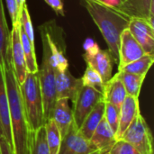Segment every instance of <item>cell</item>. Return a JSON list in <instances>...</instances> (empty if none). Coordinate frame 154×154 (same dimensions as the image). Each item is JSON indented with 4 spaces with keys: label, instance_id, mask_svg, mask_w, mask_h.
<instances>
[{
    "label": "cell",
    "instance_id": "cell-22",
    "mask_svg": "<svg viewBox=\"0 0 154 154\" xmlns=\"http://www.w3.org/2000/svg\"><path fill=\"white\" fill-rule=\"evenodd\" d=\"M115 76L122 81L128 96L139 97L142 86L143 84V81L146 76L136 75V74L127 73V72L119 71V70H117Z\"/></svg>",
    "mask_w": 154,
    "mask_h": 154
},
{
    "label": "cell",
    "instance_id": "cell-15",
    "mask_svg": "<svg viewBox=\"0 0 154 154\" xmlns=\"http://www.w3.org/2000/svg\"><path fill=\"white\" fill-rule=\"evenodd\" d=\"M89 141L99 153L108 154L117 139L113 129L109 126L106 119L103 118Z\"/></svg>",
    "mask_w": 154,
    "mask_h": 154
},
{
    "label": "cell",
    "instance_id": "cell-35",
    "mask_svg": "<svg viewBox=\"0 0 154 154\" xmlns=\"http://www.w3.org/2000/svg\"><path fill=\"white\" fill-rule=\"evenodd\" d=\"M102 1H104V2H106V3H107V4L113 5H117L120 3L119 0H102Z\"/></svg>",
    "mask_w": 154,
    "mask_h": 154
},
{
    "label": "cell",
    "instance_id": "cell-19",
    "mask_svg": "<svg viewBox=\"0 0 154 154\" xmlns=\"http://www.w3.org/2000/svg\"><path fill=\"white\" fill-rule=\"evenodd\" d=\"M102 96L105 103L111 104L120 109L123 102L127 97V93L122 81L116 76H112V78L105 83Z\"/></svg>",
    "mask_w": 154,
    "mask_h": 154
},
{
    "label": "cell",
    "instance_id": "cell-25",
    "mask_svg": "<svg viewBox=\"0 0 154 154\" xmlns=\"http://www.w3.org/2000/svg\"><path fill=\"white\" fill-rule=\"evenodd\" d=\"M29 154H50L45 138L44 125L35 131L30 132Z\"/></svg>",
    "mask_w": 154,
    "mask_h": 154
},
{
    "label": "cell",
    "instance_id": "cell-13",
    "mask_svg": "<svg viewBox=\"0 0 154 154\" xmlns=\"http://www.w3.org/2000/svg\"><path fill=\"white\" fill-rule=\"evenodd\" d=\"M81 79L75 78L69 69L55 70V87L57 99L65 98L74 102L79 89L82 87Z\"/></svg>",
    "mask_w": 154,
    "mask_h": 154
},
{
    "label": "cell",
    "instance_id": "cell-34",
    "mask_svg": "<svg viewBox=\"0 0 154 154\" xmlns=\"http://www.w3.org/2000/svg\"><path fill=\"white\" fill-rule=\"evenodd\" d=\"M16 2H17V6H18L19 13L21 14H22V10H23V6L26 3V0H16Z\"/></svg>",
    "mask_w": 154,
    "mask_h": 154
},
{
    "label": "cell",
    "instance_id": "cell-33",
    "mask_svg": "<svg viewBox=\"0 0 154 154\" xmlns=\"http://www.w3.org/2000/svg\"><path fill=\"white\" fill-rule=\"evenodd\" d=\"M0 154H14L13 146L0 132Z\"/></svg>",
    "mask_w": 154,
    "mask_h": 154
},
{
    "label": "cell",
    "instance_id": "cell-4",
    "mask_svg": "<svg viewBox=\"0 0 154 154\" xmlns=\"http://www.w3.org/2000/svg\"><path fill=\"white\" fill-rule=\"evenodd\" d=\"M41 36L42 41V60L37 74L42 98L43 118L44 122H46L51 118L57 97L55 87V69L51 63V54L47 42L43 35L41 34Z\"/></svg>",
    "mask_w": 154,
    "mask_h": 154
},
{
    "label": "cell",
    "instance_id": "cell-9",
    "mask_svg": "<svg viewBox=\"0 0 154 154\" xmlns=\"http://www.w3.org/2000/svg\"><path fill=\"white\" fill-rule=\"evenodd\" d=\"M59 154H100L73 125L62 138Z\"/></svg>",
    "mask_w": 154,
    "mask_h": 154
},
{
    "label": "cell",
    "instance_id": "cell-21",
    "mask_svg": "<svg viewBox=\"0 0 154 154\" xmlns=\"http://www.w3.org/2000/svg\"><path fill=\"white\" fill-rule=\"evenodd\" d=\"M11 50V35L7 25L5 6L3 0H0V69L3 67L4 60Z\"/></svg>",
    "mask_w": 154,
    "mask_h": 154
},
{
    "label": "cell",
    "instance_id": "cell-11",
    "mask_svg": "<svg viewBox=\"0 0 154 154\" xmlns=\"http://www.w3.org/2000/svg\"><path fill=\"white\" fill-rule=\"evenodd\" d=\"M145 54L140 43L135 40L131 32L125 29L120 36L118 49V69L140 59Z\"/></svg>",
    "mask_w": 154,
    "mask_h": 154
},
{
    "label": "cell",
    "instance_id": "cell-14",
    "mask_svg": "<svg viewBox=\"0 0 154 154\" xmlns=\"http://www.w3.org/2000/svg\"><path fill=\"white\" fill-rule=\"evenodd\" d=\"M116 6L130 18H144L153 23L154 0H124Z\"/></svg>",
    "mask_w": 154,
    "mask_h": 154
},
{
    "label": "cell",
    "instance_id": "cell-30",
    "mask_svg": "<svg viewBox=\"0 0 154 154\" xmlns=\"http://www.w3.org/2000/svg\"><path fill=\"white\" fill-rule=\"evenodd\" d=\"M108 154H142L137 151L132 144L124 141L123 139L117 140Z\"/></svg>",
    "mask_w": 154,
    "mask_h": 154
},
{
    "label": "cell",
    "instance_id": "cell-16",
    "mask_svg": "<svg viewBox=\"0 0 154 154\" xmlns=\"http://www.w3.org/2000/svg\"><path fill=\"white\" fill-rule=\"evenodd\" d=\"M140 113L141 111L139 105V97L127 95L120 107L119 125L117 132L116 134L117 140L122 138V135L124 134L125 130L128 128V126L132 124V122Z\"/></svg>",
    "mask_w": 154,
    "mask_h": 154
},
{
    "label": "cell",
    "instance_id": "cell-17",
    "mask_svg": "<svg viewBox=\"0 0 154 154\" xmlns=\"http://www.w3.org/2000/svg\"><path fill=\"white\" fill-rule=\"evenodd\" d=\"M51 119L56 124L63 138L70 127L74 125L72 108L70 107L68 99L61 98L56 100L51 115Z\"/></svg>",
    "mask_w": 154,
    "mask_h": 154
},
{
    "label": "cell",
    "instance_id": "cell-2",
    "mask_svg": "<svg viewBox=\"0 0 154 154\" xmlns=\"http://www.w3.org/2000/svg\"><path fill=\"white\" fill-rule=\"evenodd\" d=\"M105 39L108 52L115 63H118L120 36L128 28L131 18L116 5L102 0H80Z\"/></svg>",
    "mask_w": 154,
    "mask_h": 154
},
{
    "label": "cell",
    "instance_id": "cell-7",
    "mask_svg": "<svg viewBox=\"0 0 154 154\" xmlns=\"http://www.w3.org/2000/svg\"><path fill=\"white\" fill-rule=\"evenodd\" d=\"M121 139L132 144L142 154H152V132L141 113L128 126Z\"/></svg>",
    "mask_w": 154,
    "mask_h": 154
},
{
    "label": "cell",
    "instance_id": "cell-6",
    "mask_svg": "<svg viewBox=\"0 0 154 154\" xmlns=\"http://www.w3.org/2000/svg\"><path fill=\"white\" fill-rule=\"evenodd\" d=\"M85 52L83 59L87 65L95 69L101 77L104 83L112 78L114 60L108 51L102 50L97 42L91 39H87L84 43Z\"/></svg>",
    "mask_w": 154,
    "mask_h": 154
},
{
    "label": "cell",
    "instance_id": "cell-32",
    "mask_svg": "<svg viewBox=\"0 0 154 154\" xmlns=\"http://www.w3.org/2000/svg\"><path fill=\"white\" fill-rule=\"evenodd\" d=\"M44 2L52 8V10L60 16L65 15L64 12V5L61 0H44Z\"/></svg>",
    "mask_w": 154,
    "mask_h": 154
},
{
    "label": "cell",
    "instance_id": "cell-10",
    "mask_svg": "<svg viewBox=\"0 0 154 154\" xmlns=\"http://www.w3.org/2000/svg\"><path fill=\"white\" fill-rule=\"evenodd\" d=\"M128 30L140 43L145 53L154 54V26L149 20L139 17H132Z\"/></svg>",
    "mask_w": 154,
    "mask_h": 154
},
{
    "label": "cell",
    "instance_id": "cell-1",
    "mask_svg": "<svg viewBox=\"0 0 154 154\" xmlns=\"http://www.w3.org/2000/svg\"><path fill=\"white\" fill-rule=\"evenodd\" d=\"M3 72L9 105L14 154H29L30 130L23 104L20 84L14 74L11 50L4 60Z\"/></svg>",
    "mask_w": 154,
    "mask_h": 154
},
{
    "label": "cell",
    "instance_id": "cell-12",
    "mask_svg": "<svg viewBox=\"0 0 154 154\" xmlns=\"http://www.w3.org/2000/svg\"><path fill=\"white\" fill-rule=\"evenodd\" d=\"M11 35V55L13 60V66L14 69V74L17 79L18 83L21 85L28 73L26 62L24 59V54L22 47L21 38H20V22L12 26L10 31Z\"/></svg>",
    "mask_w": 154,
    "mask_h": 154
},
{
    "label": "cell",
    "instance_id": "cell-8",
    "mask_svg": "<svg viewBox=\"0 0 154 154\" xmlns=\"http://www.w3.org/2000/svg\"><path fill=\"white\" fill-rule=\"evenodd\" d=\"M103 100L102 93L93 88L82 86L73 102L74 125L79 129L96 105Z\"/></svg>",
    "mask_w": 154,
    "mask_h": 154
},
{
    "label": "cell",
    "instance_id": "cell-5",
    "mask_svg": "<svg viewBox=\"0 0 154 154\" xmlns=\"http://www.w3.org/2000/svg\"><path fill=\"white\" fill-rule=\"evenodd\" d=\"M41 34L45 38L51 54V63L55 70L69 69V61L65 55L66 45L63 37L60 35L61 30L55 23H45L41 27Z\"/></svg>",
    "mask_w": 154,
    "mask_h": 154
},
{
    "label": "cell",
    "instance_id": "cell-36",
    "mask_svg": "<svg viewBox=\"0 0 154 154\" xmlns=\"http://www.w3.org/2000/svg\"><path fill=\"white\" fill-rule=\"evenodd\" d=\"M119 1H120V3H121V2H123L124 0H119Z\"/></svg>",
    "mask_w": 154,
    "mask_h": 154
},
{
    "label": "cell",
    "instance_id": "cell-20",
    "mask_svg": "<svg viewBox=\"0 0 154 154\" xmlns=\"http://www.w3.org/2000/svg\"><path fill=\"white\" fill-rule=\"evenodd\" d=\"M105 106L106 103L103 100L98 102L96 105V106L92 109V111L85 118L81 126L78 129L79 134L87 140H89L91 138L96 128L98 126L101 120L104 118Z\"/></svg>",
    "mask_w": 154,
    "mask_h": 154
},
{
    "label": "cell",
    "instance_id": "cell-29",
    "mask_svg": "<svg viewBox=\"0 0 154 154\" xmlns=\"http://www.w3.org/2000/svg\"><path fill=\"white\" fill-rule=\"evenodd\" d=\"M119 114H120V109L116 107L115 106L106 103L105 106V115L104 118L109 125V126L113 129L115 134H116L117 129H118V125H119Z\"/></svg>",
    "mask_w": 154,
    "mask_h": 154
},
{
    "label": "cell",
    "instance_id": "cell-23",
    "mask_svg": "<svg viewBox=\"0 0 154 154\" xmlns=\"http://www.w3.org/2000/svg\"><path fill=\"white\" fill-rule=\"evenodd\" d=\"M46 143L50 151V154H59L62 136L54 121L51 118L44 124Z\"/></svg>",
    "mask_w": 154,
    "mask_h": 154
},
{
    "label": "cell",
    "instance_id": "cell-31",
    "mask_svg": "<svg viewBox=\"0 0 154 154\" xmlns=\"http://www.w3.org/2000/svg\"><path fill=\"white\" fill-rule=\"evenodd\" d=\"M5 1L8 9V13L11 17L12 26L15 25L20 22V17H21V14L19 13L18 6H17V2L16 0H5Z\"/></svg>",
    "mask_w": 154,
    "mask_h": 154
},
{
    "label": "cell",
    "instance_id": "cell-28",
    "mask_svg": "<svg viewBox=\"0 0 154 154\" xmlns=\"http://www.w3.org/2000/svg\"><path fill=\"white\" fill-rule=\"evenodd\" d=\"M20 26L24 32V33L26 34V36L28 37V39L30 40V42L32 44H34V31H33V26L32 23L30 13L26 3L23 6L21 17H20Z\"/></svg>",
    "mask_w": 154,
    "mask_h": 154
},
{
    "label": "cell",
    "instance_id": "cell-27",
    "mask_svg": "<svg viewBox=\"0 0 154 154\" xmlns=\"http://www.w3.org/2000/svg\"><path fill=\"white\" fill-rule=\"evenodd\" d=\"M80 79H81L83 86L93 88H95V89H97L102 93L105 83L103 82L100 75L95 69L87 66V69L84 72V75Z\"/></svg>",
    "mask_w": 154,
    "mask_h": 154
},
{
    "label": "cell",
    "instance_id": "cell-24",
    "mask_svg": "<svg viewBox=\"0 0 154 154\" xmlns=\"http://www.w3.org/2000/svg\"><path fill=\"white\" fill-rule=\"evenodd\" d=\"M20 38L22 42V47L24 54V59L26 62L27 71L29 73H37L39 69V66L37 64L36 60V55H35V48L34 44H32L23 29L20 26Z\"/></svg>",
    "mask_w": 154,
    "mask_h": 154
},
{
    "label": "cell",
    "instance_id": "cell-18",
    "mask_svg": "<svg viewBox=\"0 0 154 154\" xmlns=\"http://www.w3.org/2000/svg\"><path fill=\"white\" fill-rule=\"evenodd\" d=\"M0 132L13 146L12 130L10 122V112L7 93L5 88V82L4 78L3 67L0 69Z\"/></svg>",
    "mask_w": 154,
    "mask_h": 154
},
{
    "label": "cell",
    "instance_id": "cell-26",
    "mask_svg": "<svg viewBox=\"0 0 154 154\" xmlns=\"http://www.w3.org/2000/svg\"><path fill=\"white\" fill-rule=\"evenodd\" d=\"M154 61L153 54H148L145 53L143 57L140 59L124 66L119 71H124L127 73H132V74H136V75H144L146 76L149 69L152 66Z\"/></svg>",
    "mask_w": 154,
    "mask_h": 154
},
{
    "label": "cell",
    "instance_id": "cell-3",
    "mask_svg": "<svg viewBox=\"0 0 154 154\" xmlns=\"http://www.w3.org/2000/svg\"><path fill=\"white\" fill-rule=\"evenodd\" d=\"M23 104L30 132L44 125L43 105L37 73H27L20 85Z\"/></svg>",
    "mask_w": 154,
    "mask_h": 154
}]
</instances>
